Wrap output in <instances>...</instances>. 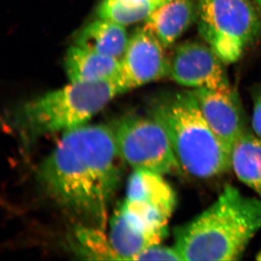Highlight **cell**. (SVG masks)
<instances>
[{
  "mask_svg": "<svg viewBox=\"0 0 261 261\" xmlns=\"http://www.w3.org/2000/svg\"><path fill=\"white\" fill-rule=\"evenodd\" d=\"M124 163L111 126L87 123L63 132L41 163L37 179L58 207L84 226L104 231Z\"/></svg>",
  "mask_w": 261,
  "mask_h": 261,
  "instance_id": "cell-1",
  "label": "cell"
},
{
  "mask_svg": "<svg viewBox=\"0 0 261 261\" xmlns=\"http://www.w3.org/2000/svg\"><path fill=\"white\" fill-rule=\"evenodd\" d=\"M261 228V200L227 185L208 207L174 231L183 260H238Z\"/></svg>",
  "mask_w": 261,
  "mask_h": 261,
  "instance_id": "cell-2",
  "label": "cell"
},
{
  "mask_svg": "<svg viewBox=\"0 0 261 261\" xmlns=\"http://www.w3.org/2000/svg\"><path fill=\"white\" fill-rule=\"evenodd\" d=\"M149 115L166 132L180 166L189 174L212 178L231 168V151L206 121L193 91L163 96L151 106Z\"/></svg>",
  "mask_w": 261,
  "mask_h": 261,
  "instance_id": "cell-3",
  "label": "cell"
},
{
  "mask_svg": "<svg viewBox=\"0 0 261 261\" xmlns=\"http://www.w3.org/2000/svg\"><path fill=\"white\" fill-rule=\"evenodd\" d=\"M125 90L118 80L70 82L31 99L17 110L11 123L23 145L44 136L87 124L92 117Z\"/></svg>",
  "mask_w": 261,
  "mask_h": 261,
  "instance_id": "cell-4",
  "label": "cell"
},
{
  "mask_svg": "<svg viewBox=\"0 0 261 261\" xmlns=\"http://www.w3.org/2000/svg\"><path fill=\"white\" fill-rule=\"evenodd\" d=\"M198 32L225 63L238 61L261 35V20L249 0H198Z\"/></svg>",
  "mask_w": 261,
  "mask_h": 261,
  "instance_id": "cell-5",
  "label": "cell"
},
{
  "mask_svg": "<svg viewBox=\"0 0 261 261\" xmlns=\"http://www.w3.org/2000/svg\"><path fill=\"white\" fill-rule=\"evenodd\" d=\"M110 126L120 155L134 170L162 175L181 172L182 168L166 132L150 115H128Z\"/></svg>",
  "mask_w": 261,
  "mask_h": 261,
  "instance_id": "cell-6",
  "label": "cell"
},
{
  "mask_svg": "<svg viewBox=\"0 0 261 261\" xmlns=\"http://www.w3.org/2000/svg\"><path fill=\"white\" fill-rule=\"evenodd\" d=\"M224 64L206 43L187 41L170 57L169 76L184 87L228 91L231 87Z\"/></svg>",
  "mask_w": 261,
  "mask_h": 261,
  "instance_id": "cell-7",
  "label": "cell"
},
{
  "mask_svg": "<svg viewBox=\"0 0 261 261\" xmlns=\"http://www.w3.org/2000/svg\"><path fill=\"white\" fill-rule=\"evenodd\" d=\"M169 72L166 48L145 27L136 29L128 39L118 75L125 92L169 76Z\"/></svg>",
  "mask_w": 261,
  "mask_h": 261,
  "instance_id": "cell-8",
  "label": "cell"
},
{
  "mask_svg": "<svg viewBox=\"0 0 261 261\" xmlns=\"http://www.w3.org/2000/svg\"><path fill=\"white\" fill-rule=\"evenodd\" d=\"M202 114L213 130L230 151L247 132L246 120L238 94L228 91L198 88L193 90Z\"/></svg>",
  "mask_w": 261,
  "mask_h": 261,
  "instance_id": "cell-9",
  "label": "cell"
},
{
  "mask_svg": "<svg viewBox=\"0 0 261 261\" xmlns=\"http://www.w3.org/2000/svg\"><path fill=\"white\" fill-rule=\"evenodd\" d=\"M198 0H169L145 19L144 27L163 47H171L197 22Z\"/></svg>",
  "mask_w": 261,
  "mask_h": 261,
  "instance_id": "cell-10",
  "label": "cell"
},
{
  "mask_svg": "<svg viewBox=\"0 0 261 261\" xmlns=\"http://www.w3.org/2000/svg\"><path fill=\"white\" fill-rule=\"evenodd\" d=\"M64 67L70 82H96L117 78L121 61L73 44L65 55Z\"/></svg>",
  "mask_w": 261,
  "mask_h": 261,
  "instance_id": "cell-11",
  "label": "cell"
},
{
  "mask_svg": "<svg viewBox=\"0 0 261 261\" xmlns=\"http://www.w3.org/2000/svg\"><path fill=\"white\" fill-rule=\"evenodd\" d=\"M128 39L124 25L99 18L81 29L75 36L74 44L121 61Z\"/></svg>",
  "mask_w": 261,
  "mask_h": 261,
  "instance_id": "cell-12",
  "label": "cell"
},
{
  "mask_svg": "<svg viewBox=\"0 0 261 261\" xmlns=\"http://www.w3.org/2000/svg\"><path fill=\"white\" fill-rule=\"evenodd\" d=\"M127 200L139 201L159 209L171 216L176 203L175 192L163 175L147 171L134 170L128 178Z\"/></svg>",
  "mask_w": 261,
  "mask_h": 261,
  "instance_id": "cell-13",
  "label": "cell"
},
{
  "mask_svg": "<svg viewBox=\"0 0 261 261\" xmlns=\"http://www.w3.org/2000/svg\"><path fill=\"white\" fill-rule=\"evenodd\" d=\"M231 163L240 181L261 198V139L247 130L231 149Z\"/></svg>",
  "mask_w": 261,
  "mask_h": 261,
  "instance_id": "cell-14",
  "label": "cell"
},
{
  "mask_svg": "<svg viewBox=\"0 0 261 261\" xmlns=\"http://www.w3.org/2000/svg\"><path fill=\"white\" fill-rule=\"evenodd\" d=\"M169 0H102L98 7L99 18L121 25L145 20L156 8Z\"/></svg>",
  "mask_w": 261,
  "mask_h": 261,
  "instance_id": "cell-15",
  "label": "cell"
},
{
  "mask_svg": "<svg viewBox=\"0 0 261 261\" xmlns=\"http://www.w3.org/2000/svg\"><path fill=\"white\" fill-rule=\"evenodd\" d=\"M102 232V230L85 226L79 229L77 238L82 254L92 259L118 260L109 240H106Z\"/></svg>",
  "mask_w": 261,
  "mask_h": 261,
  "instance_id": "cell-16",
  "label": "cell"
},
{
  "mask_svg": "<svg viewBox=\"0 0 261 261\" xmlns=\"http://www.w3.org/2000/svg\"><path fill=\"white\" fill-rule=\"evenodd\" d=\"M136 260H183V259L174 246H161L159 244L142 252Z\"/></svg>",
  "mask_w": 261,
  "mask_h": 261,
  "instance_id": "cell-17",
  "label": "cell"
},
{
  "mask_svg": "<svg viewBox=\"0 0 261 261\" xmlns=\"http://www.w3.org/2000/svg\"><path fill=\"white\" fill-rule=\"evenodd\" d=\"M252 126L255 135L261 139V87L256 89L253 94Z\"/></svg>",
  "mask_w": 261,
  "mask_h": 261,
  "instance_id": "cell-18",
  "label": "cell"
},
{
  "mask_svg": "<svg viewBox=\"0 0 261 261\" xmlns=\"http://www.w3.org/2000/svg\"><path fill=\"white\" fill-rule=\"evenodd\" d=\"M255 1V5H256L257 9L261 13V0H254Z\"/></svg>",
  "mask_w": 261,
  "mask_h": 261,
  "instance_id": "cell-19",
  "label": "cell"
},
{
  "mask_svg": "<svg viewBox=\"0 0 261 261\" xmlns=\"http://www.w3.org/2000/svg\"><path fill=\"white\" fill-rule=\"evenodd\" d=\"M257 260H261V250L260 252H259L258 255H257Z\"/></svg>",
  "mask_w": 261,
  "mask_h": 261,
  "instance_id": "cell-20",
  "label": "cell"
}]
</instances>
